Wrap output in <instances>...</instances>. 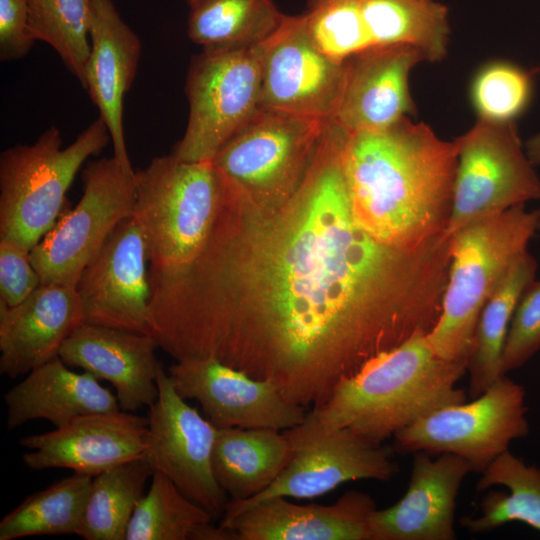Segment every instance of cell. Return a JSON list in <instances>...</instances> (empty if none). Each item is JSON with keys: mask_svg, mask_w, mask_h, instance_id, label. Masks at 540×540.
Instances as JSON below:
<instances>
[{"mask_svg": "<svg viewBox=\"0 0 540 540\" xmlns=\"http://www.w3.org/2000/svg\"><path fill=\"white\" fill-rule=\"evenodd\" d=\"M492 486H503L509 492L490 490L479 502L478 516L459 520L463 528L477 534L517 521L540 531L539 468L507 450L481 472L476 488L483 491Z\"/></svg>", "mask_w": 540, "mask_h": 540, "instance_id": "obj_27", "label": "cell"}, {"mask_svg": "<svg viewBox=\"0 0 540 540\" xmlns=\"http://www.w3.org/2000/svg\"><path fill=\"white\" fill-rule=\"evenodd\" d=\"M525 151L533 165L540 164V133L532 136L527 141Z\"/></svg>", "mask_w": 540, "mask_h": 540, "instance_id": "obj_39", "label": "cell"}, {"mask_svg": "<svg viewBox=\"0 0 540 540\" xmlns=\"http://www.w3.org/2000/svg\"><path fill=\"white\" fill-rule=\"evenodd\" d=\"M367 493L350 490L331 505H299L273 497L248 506L219 526L233 540H370L376 510Z\"/></svg>", "mask_w": 540, "mask_h": 540, "instance_id": "obj_21", "label": "cell"}, {"mask_svg": "<svg viewBox=\"0 0 540 540\" xmlns=\"http://www.w3.org/2000/svg\"><path fill=\"white\" fill-rule=\"evenodd\" d=\"M158 396L149 407L144 458L192 502L221 518L230 500L212 468L217 427L191 407L175 390L161 366Z\"/></svg>", "mask_w": 540, "mask_h": 540, "instance_id": "obj_13", "label": "cell"}, {"mask_svg": "<svg viewBox=\"0 0 540 540\" xmlns=\"http://www.w3.org/2000/svg\"><path fill=\"white\" fill-rule=\"evenodd\" d=\"M111 141L98 117L63 147L61 132L51 126L33 143L0 155V238L32 250L55 225L76 174Z\"/></svg>", "mask_w": 540, "mask_h": 540, "instance_id": "obj_6", "label": "cell"}, {"mask_svg": "<svg viewBox=\"0 0 540 540\" xmlns=\"http://www.w3.org/2000/svg\"><path fill=\"white\" fill-rule=\"evenodd\" d=\"M303 15L315 44L336 61L372 47L361 0H308Z\"/></svg>", "mask_w": 540, "mask_h": 540, "instance_id": "obj_34", "label": "cell"}, {"mask_svg": "<svg viewBox=\"0 0 540 540\" xmlns=\"http://www.w3.org/2000/svg\"><path fill=\"white\" fill-rule=\"evenodd\" d=\"M176 392L196 400L217 428L285 431L301 424L306 408L287 400L270 381L253 378L214 358L176 361L168 369Z\"/></svg>", "mask_w": 540, "mask_h": 540, "instance_id": "obj_15", "label": "cell"}, {"mask_svg": "<svg viewBox=\"0 0 540 540\" xmlns=\"http://www.w3.org/2000/svg\"><path fill=\"white\" fill-rule=\"evenodd\" d=\"M347 132L332 120L282 204L229 193L186 266L149 273L151 335L176 361L214 358L317 408L340 381L417 333L442 307L450 238L418 249L375 240L353 217Z\"/></svg>", "mask_w": 540, "mask_h": 540, "instance_id": "obj_1", "label": "cell"}, {"mask_svg": "<svg viewBox=\"0 0 540 540\" xmlns=\"http://www.w3.org/2000/svg\"><path fill=\"white\" fill-rule=\"evenodd\" d=\"M70 368L56 356L8 390L4 395L8 428L35 419L60 427L82 415L120 410L116 395L97 378Z\"/></svg>", "mask_w": 540, "mask_h": 540, "instance_id": "obj_24", "label": "cell"}, {"mask_svg": "<svg viewBox=\"0 0 540 540\" xmlns=\"http://www.w3.org/2000/svg\"><path fill=\"white\" fill-rule=\"evenodd\" d=\"M257 49L262 108L331 118L343 82L344 61H336L318 48L303 13L286 15Z\"/></svg>", "mask_w": 540, "mask_h": 540, "instance_id": "obj_14", "label": "cell"}, {"mask_svg": "<svg viewBox=\"0 0 540 540\" xmlns=\"http://www.w3.org/2000/svg\"><path fill=\"white\" fill-rule=\"evenodd\" d=\"M283 432L292 447L288 465L259 494L230 499L221 520L269 498L311 499L350 481H388L399 470L393 447L368 441L348 428L325 429L306 415L301 424Z\"/></svg>", "mask_w": 540, "mask_h": 540, "instance_id": "obj_12", "label": "cell"}, {"mask_svg": "<svg viewBox=\"0 0 540 540\" xmlns=\"http://www.w3.org/2000/svg\"><path fill=\"white\" fill-rule=\"evenodd\" d=\"M35 41L26 0H0V59L13 61L24 57Z\"/></svg>", "mask_w": 540, "mask_h": 540, "instance_id": "obj_38", "label": "cell"}, {"mask_svg": "<svg viewBox=\"0 0 540 540\" xmlns=\"http://www.w3.org/2000/svg\"><path fill=\"white\" fill-rule=\"evenodd\" d=\"M83 323L76 287L39 286L20 304L0 302V372L15 379L58 356Z\"/></svg>", "mask_w": 540, "mask_h": 540, "instance_id": "obj_23", "label": "cell"}, {"mask_svg": "<svg viewBox=\"0 0 540 540\" xmlns=\"http://www.w3.org/2000/svg\"><path fill=\"white\" fill-rule=\"evenodd\" d=\"M540 350V279L521 295L505 340L501 374L524 366Z\"/></svg>", "mask_w": 540, "mask_h": 540, "instance_id": "obj_36", "label": "cell"}, {"mask_svg": "<svg viewBox=\"0 0 540 540\" xmlns=\"http://www.w3.org/2000/svg\"><path fill=\"white\" fill-rule=\"evenodd\" d=\"M533 92L531 75L504 61L492 62L475 75L471 102L479 119L514 122L528 107Z\"/></svg>", "mask_w": 540, "mask_h": 540, "instance_id": "obj_35", "label": "cell"}, {"mask_svg": "<svg viewBox=\"0 0 540 540\" xmlns=\"http://www.w3.org/2000/svg\"><path fill=\"white\" fill-rule=\"evenodd\" d=\"M292 457L283 431L269 428H218L212 468L232 500L249 499L270 486Z\"/></svg>", "mask_w": 540, "mask_h": 540, "instance_id": "obj_25", "label": "cell"}, {"mask_svg": "<svg viewBox=\"0 0 540 540\" xmlns=\"http://www.w3.org/2000/svg\"><path fill=\"white\" fill-rule=\"evenodd\" d=\"M92 477L74 473L25 498L0 522V540L78 535Z\"/></svg>", "mask_w": 540, "mask_h": 540, "instance_id": "obj_32", "label": "cell"}, {"mask_svg": "<svg viewBox=\"0 0 540 540\" xmlns=\"http://www.w3.org/2000/svg\"><path fill=\"white\" fill-rule=\"evenodd\" d=\"M372 46L408 45L427 61L447 54L448 8L433 0H361Z\"/></svg>", "mask_w": 540, "mask_h": 540, "instance_id": "obj_28", "label": "cell"}, {"mask_svg": "<svg viewBox=\"0 0 540 540\" xmlns=\"http://www.w3.org/2000/svg\"><path fill=\"white\" fill-rule=\"evenodd\" d=\"M424 57L408 45L372 46L344 60L331 120L348 133L391 126L415 110L409 74Z\"/></svg>", "mask_w": 540, "mask_h": 540, "instance_id": "obj_18", "label": "cell"}, {"mask_svg": "<svg viewBox=\"0 0 540 540\" xmlns=\"http://www.w3.org/2000/svg\"><path fill=\"white\" fill-rule=\"evenodd\" d=\"M185 92L187 126L172 154L185 161H212L261 108L257 46L202 48L191 60Z\"/></svg>", "mask_w": 540, "mask_h": 540, "instance_id": "obj_8", "label": "cell"}, {"mask_svg": "<svg viewBox=\"0 0 540 540\" xmlns=\"http://www.w3.org/2000/svg\"><path fill=\"white\" fill-rule=\"evenodd\" d=\"M83 193L74 208H64L51 230L31 250L41 285L76 287L88 264L116 227L133 216L135 171L113 156L89 162L82 173Z\"/></svg>", "mask_w": 540, "mask_h": 540, "instance_id": "obj_9", "label": "cell"}, {"mask_svg": "<svg viewBox=\"0 0 540 540\" xmlns=\"http://www.w3.org/2000/svg\"><path fill=\"white\" fill-rule=\"evenodd\" d=\"M538 230L540 231V218H539V221H538Z\"/></svg>", "mask_w": 540, "mask_h": 540, "instance_id": "obj_41", "label": "cell"}, {"mask_svg": "<svg viewBox=\"0 0 540 540\" xmlns=\"http://www.w3.org/2000/svg\"><path fill=\"white\" fill-rule=\"evenodd\" d=\"M525 389L501 375L481 395L445 406L394 435L393 448L402 453H452L483 472L513 440L529 433Z\"/></svg>", "mask_w": 540, "mask_h": 540, "instance_id": "obj_10", "label": "cell"}, {"mask_svg": "<svg viewBox=\"0 0 540 540\" xmlns=\"http://www.w3.org/2000/svg\"><path fill=\"white\" fill-rule=\"evenodd\" d=\"M426 335L417 333L370 359L307 416L322 428H348L382 444L429 413L465 402L457 383L467 361L440 357Z\"/></svg>", "mask_w": 540, "mask_h": 540, "instance_id": "obj_3", "label": "cell"}, {"mask_svg": "<svg viewBox=\"0 0 540 540\" xmlns=\"http://www.w3.org/2000/svg\"><path fill=\"white\" fill-rule=\"evenodd\" d=\"M151 334L82 323L66 339L58 356L71 368H81L116 391L121 410L150 407L158 396L162 366Z\"/></svg>", "mask_w": 540, "mask_h": 540, "instance_id": "obj_20", "label": "cell"}, {"mask_svg": "<svg viewBox=\"0 0 540 540\" xmlns=\"http://www.w3.org/2000/svg\"><path fill=\"white\" fill-rule=\"evenodd\" d=\"M142 232L134 219L122 221L76 285L83 323L151 334V286Z\"/></svg>", "mask_w": 540, "mask_h": 540, "instance_id": "obj_16", "label": "cell"}, {"mask_svg": "<svg viewBox=\"0 0 540 540\" xmlns=\"http://www.w3.org/2000/svg\"><path fill=\"white\" fill-rule=\"evenodd\" d=\"M185 1L187 2L188 6L190 8V7L194 6V5H196L201 0H185Z\"/></svg>", "mask_w": 540, "mask_h": 540, "instance_id": "obj_40", "label": "cell"}, {"mask_svg": "<svg viewBox=\"0 0 540 540\" xmlns=\"http://www.w3.org/2000/svg\"><path fill=\"white\" fill-rule=\"evenodd\" d=\"M273 0H201L190 7L188 37L204 47H254L285 18Z\"/></svg>", "mask_w": 540, "mask_h": 540, "instance_id": "obj_30", "label": "cell"}, {"mask_svg": "<svg viewBox=\"0 0 540 540\" xmlns=\"http://www.w3.org/2000/svg\"><path fill=\"white\" fill-rule=\"evenodd\" d=\"M34 39L51 46L84 84L90 53V0H26Z\"/></svg>", "mask_w": 540, "mask_h": 540, "instance_id": "obj_33", "label": "cell"}, {"mask_svg": "<svg viewBox=\"0 0 540 540\" xmlns=\"http://www.w3.org/2000/svg\"><path fill=\"white\" fill-rule=\"evenodd\" d=\"M148 418L117 410L82 415L54 430L23 437L30 450L24 464L33 470L68 468L94 477L124 462L144 456Z\"/></svg>", "mask_w": 540, "mask_h": 540, "instance_id": "obj_17", "label": "cell"}, {"mask_svg": "<svg viewBox=\"0 0 540 540\" xmlns=\"http://www.w3.org/2000/svg\"><path fill=\"white\" fill-rule=\"evenodd\" d=\"M537 261L527 250L511 265L485 303L467 358L469 395H481L501 374V358L510 322L518 301L535 279Z\"/></svg>", "mask_w": 540, "mask_h": 540, "instance_id": "obj_26", "label": "cell"}, {"mask_svg": "<svg viewBox=\"0 0 540 540\" xmlns=\"http://www.w3.org/2000/svg\"><path fill=\"white\" fill-rule=\"evenodd\" d=\"M152 474L143 456L94 476L78 536L85 540H126L131 517Z\"/></svg>", "mask_w": 540, "mask_h": 540, "instance_id": "obj_31", "label": "cell"}, {"mask_svg": "<svg viewBox=\"0 0 540 540\" xmlns=\"http://www.w3.org/2000/svg\"><path fill=\"white\" fill-rule=\"evenodd\" d=\"M214 517L188 499L165 475L153 472L147 494L131 517L126 540H233Z\"/></svg>", "mask_w": 540, "mask_h": 540, "instance_id": "obj_29", "label": "cell"}, {"mask_svg": "<svg viewBox=\"0 0 540 540\" xmlns=\"http://www.w3.org/2000/svg\"><path fill=\"white\" fill-rule=\"evenodd\" d=\"M540 209L518 205L452 233L450 266L440 316L426 335L440 357L466 360L481 311L538 230Z\"/></svg>", "mask_w": 540, "mask_h": 540, "instance_id": "obj_4", "label": "cell"}, {"mask_svg": "<svg viewBox=\"0 0 540 540\" xmlns=\"http://www.w3.org/2000/svg\"><path fill=\"white\" fill-rule=\"evenodd\" d=\"M133 217L145 242L149 273L186 266L204 245L222 197L211 161L191 162L172 153L135 172Z\"/></svg>", "mask_w": 540, "mask_h": 540, "instance_id": "obj_5", "label": "cell"}, {"mask_svg": "<svg viewBox=\"0 0 540 540\" xmlns=\"http://www.w3.org/2000/svg\"><path fill=\"white\" fill-rule=\"evenodd\" d=\"M344 169L352 214L375 240L418 249L446 235L457 147L404 117L389 127L348 133Z\"/></svg>", "mask_w": 540, "mask_h": 540, "instance_id": "obj_2", "label": "cell"}, {"mask_svg": "<svg viewBox=\"0 0 540 540\" xmlns=\"http://www.w3.org/2000/svg\"><path fill=\"white\" fill-rule=\"evenodd\" d=\"M139 36L125 23L112 0H90V53L83 87L110 133L113 157L134 172L124 134L123 107L141 56Z\"/></svg>", "mask_w": 540, "mask_h": 540, "instance_id": "obj_22", "label": "cell"}, {"mask_svg": "<svg viewBox=\"0 0 540 540\" xmlns=\"http://www.w3.org/2000/svg\"><path fill=\"white\" fill-rule=\"evenodd\" d=\"M328 120L261 107L211 162L232 195L280 205L301 183Z\"/></svg>", "mask_w": 540, "mask_h": 540, "instance_id": "obj_7", "label": "cell"}, {"mask_svg": "<svg viewBox=\"0 0 540 540\" xmlns=\"http://www.w3.org/2000/svg\"><path fill=\"white\" fill-rule=\"evenodd\" d=\"M474 472L464 458L426 451L413 453L408 488L394 505L376 509L369 519L370 540H453L456 498Z\"/></svg>", "mask_w": 540, "mask_h": 540, "instance_id": "obj_19", "label": "cell"}, {"mask_svg": "<svg viewBox=\"0 0 540 540\" xmlns=\"http://www.w3.org/2000/svg\"><path fill=\"white\" fill-rule=\"evenodd\" d=\"M41 280L31 251L22 245L0 238V302L13 307L28 298Z\"/></svg>", "mask_w": 540, "mask_h": 540, "instance_id": "obj_37", "label": "cell"}, {"mask_svg": "<svg viewBox=\"0 0 540 540\" xmlns=\"http://www.w3.org/2000/svg\"><path fill=\"white\" fill-rule=\"evenodd\" d=\"M454 142L457 168L447 236L475 220L540 200V178L515 122L478 119Z\"/></svg>", "mask_w": 540, "mask_h": 540, "instance_id": "obj_11", "label": "cell"}]
</instances>
